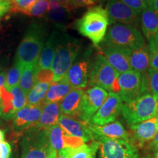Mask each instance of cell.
<instances>
[{
	"instance_id": "9",
	"label": "cell",
	"mask_w": 158,
	"mask_h": 158,
	"mask_svg": "<svg viewBox=\"0 0 158 158\" xmlns=\"http://www.w3.org/2000/svg\"><path fill=\"white\" fill-rule=\"evenodd\" d=\"M91 56L92 50L90 48L80 53L68 70L65 79L73 89H83L87 86L91 66Z\"/></svg>"
},
{
	"instance_id": "4",
	"label": "cell",
	"mask_w": 158,
	"mask_h": 158,
	"mask_svg": "<svg viewBox=\"0 0 158 158\" xmlns=\"http://www.w3.org/2000/svg\"><path fill=\"white\" fill-rule=\"evenodd\" d=\"M103 46H115L130 50L146 45L143 35L137 27L123 23L110 25L103 40Z\"/></svg>"
},
{
	"instance_id": "47",
	"label": "cell",
	"mask_w": 158,
	"mask_h": 158,
	"mask_svg": "<svg viewBox=\"0 0 158 158\" xmlns=\"http://www.w3.org/2000/svg\"><path fill=\"white\" fill-rule=\"evenodd\" d=\"M56 158H68L64 153L62 152H59L57 153V157Z\"/></svg>"
},
{
	"instance_id": "42",
	"label": "cell",
	"mask_w": 158,
	"mask_h": 158,
	"mask_svg": "<svg viewBox=\"0 0 158 158\" xmlns=\"http://www.w3.org/2000/svg\"><path fill=\"white\" fill-rule=\"evenodd\" d=\"M6 74H7L6 71H2V72L0 73V99H1L2 89L4 87V85H5Z\"/></svg>"
},
{
	"instance_id": "51",
	"label": "cell",
	"mask_w": 158,
	"mask_h": 158,
	"mask_svg": "<svg viewBox=\"0 0 158 158\" xmlns=\"http://www.w3.org/2000/svg\"><path fill=\"white\" fill-rule=\"evenodd\" d=\"M90 158H95V156H93V157H90Z\"/></svg>"
},
{
	"instance_id": "53",
	"label": "cell",
	"mask_w": 158,
	"mask_h": 158,
	"mask_svg": "<svg viewBox=\"0 0 158 158\" xmlns=\"http://www.w3.org/2000/svg\"><path fill=\"white\" fill-rule=\"evenodd\" d=\"M48 1H51V0H48Z\"/></svg>"
},
{
	"instance_id": "24",
	"label": "cell",
	"mask_w": 158,
	"mask_h": 158,
	"mask_svg": "<svg viewBox=\"0 0 158 158\" xmlns=\"http://www.w3.org/2000/svg\"><path fill=\"white\" fill-rule=\"evenodd\" d=\"M58 40V31H54L49 35L40 55L37 66L39 69H50L54 59Z\"/></svg>"
},
{
	"instance_id": "10",
	"label": "cell",
	"mask_w": 158,
	"mask_h": 158,
	"mask_svg": "<svg viewBox=\"0 0 158 158\" xmlns=\"http://www.w3.org/2000/svg\"><path fill=\"white\" fill-rule=\"evenodd\" d=\"M108 95V92L104 89L99 86H90L84 92L77 118L89 122L92 116L101 107Z\"/></svg>"
},
{
	"instance_id": "30",
	"label": "cell",
	"mask_w": 158,
	"mask_h": 158,
	"mask_svg": "<svg viewBox=\"0 0 158 158\" xmlns=\"http://www.w3.org/2000/svg\"><path fill=\"white\" fill-rule=\"evenodd\" d=\"M23 68L24 66L23 64L15 61L14 64L7 73L4 86L8 92L19 84Z\"/></svg>"
},
{
	"instance_id": "38",
	"label": "cell",
	"mask_w": 158,
	"mask_h": 158,
	"mask_svg": "<svg viewBox=\"0 0 158 158\" xmlns=\"http://www.w3.org/2000/svg\"><path fill=\"white\" fill-rule=\"evenodd\" d=\"M11 154L12 147L8 142L0 143V158H10Z\"/></svg>"
},
{
	"instance_id": "49",
	"label": "cell",
	"mask_w": 158,
	"mask_h": 158,
	"mask_svg": "<svg viewBox=\"0 0 158 158\" xmlns=\"http://www.w3.org/2000/svg\"><path fill=\"white\" fill-rule=\"evenodd\" d=\"M155 158H158V149L156 150V152L155 155Z\"/></svg>"
},
{
	"instance_id": "14",
	"label": "cell",
	"mask_w": 158,
	"mask_h": 158,
	"mask_svg": "<svg viewBox=\"0 0 158 158\" xmlns=\"http://www.w3.org/2000/svg\"><path fill=\"white\" fill-rule=\"evenodd\" d=\"M58 124L67 135L82 140L85 143L95 140L89 127V122L62 114L59 118Z\"/></svg>"
},
{
	"instance_id": "12",
	"label": "cell",
	"mask_w": 158,
	"mask_h": 158,
	"mask_svg": "<svg viewBox=\"0 0 158 158\" xmlns=\"http://www.w3.org/2000/svg\"><path fill=\"white\" fill-rule=\"evenodd\" d=\"M122 99L117 93L109 92L101 107L91 118L90 123L95 125H105L116 121L122 111Z\"/></svg>"
},
{
	"instance_id": "11",
	"label": "cell",
	"mask_w": 158,
	"mask_h": 158,
	"mask_svg": "<svg viewBox=\"0 0 158 158\" xmlns=\"http://www.w3.org/2000/svg\"><path fill=\"white\" fill-rule=\"evenodd\" d=\"M120 92L119 95L124 103L133 101L135 98L144 94L143 76L134 70L119 74L118 78Z\"/></svg>"
},
{
	"instance_id": "13",
	"label": "cell",
	"mask_w": 158,
	"mask_h": 158,
	"mask_svg": "<svg viewBox=\"0 0 158 158\" xmlns=\"http://www.w3.org/2000/svg\"><path fill=\"white\" fill-rule=\"evenodd\" d=\"M109 23H123L138 27L140 24V16L121 0H108L106 5Z\"/></svg>"
},
{
	"instance_id": "18",
	"label": "cell",
	"mask_w": 158,
	"mask_h": 158,
	"mask_svg": "<svg viewBox=\"0 0 158 158\" xmlns=\"http://www.w3.org/2000/svg\"><path fill=\"white\" fill-rule=\"evenodd\" d=\"M133 140L140 147L152 141L158 130V116L130 125Z\"/></svg>"
},
{
	"instance_id": "44",
	"label": "cell",
	"mask_w": 158,
	"mask_h": 158,
	"mask_svg": "<svg viewBox=\"0 0 158 158\" xmlns=\"http://www.w3.org/2000/svg\"><path fill=\"white\" fill-rule=\"evenodd\" d=\"M56 157H57V152L54 149H53L52 148H51L50 152H49L46 158H56Z\"/></svg>"
},
{
	"instance_id": "25",
	"label": "cell",
	"mask_w": 158,
	"mask_h": 158,
	"mask_svg": "<svg viewBox=\"0 0 158 158\" xmlns=\"http://www.w3.org/2000/svg\"><path fill=\"white\" fill-rule=\"evenodd\" d=\"M73 88L67 81L65 78L58 82L54 83L49 87L43 103H48V102L59 103L61 100Z\"/></svg>"
},
{
	"instance_id": "8",
	"label": "cell",
	"mask_w": 158,
	"mask_h": 158,
	"mask_svg": "<svg viewBox=\"0 0 158 158\" xmlns=\"http://www.w3.org/2000/svg\"><path fill=\"white\" fill-rule=\"evenodd\" d=\"M100 158H138L137 149L131 141L97 136Z\"/></svg>"
},
{
	"instance_id": "3",
	"label": "cell",
	"mask_w": 158,
	"mask_h": 158,
	"mask_svg": "<svg viewBox=\"0 0 158 158\" xmlns=\"http://www.w3.org/2000/svg\"><path fill=\"white\" fill-rule=\"evenodd\" d=\"M109 19L106 10L101 6H96L89 9L81 19L77 20L76 29L98 47L106 37Z\"/></svg>"
},
{
	"instance_id": "27",
	"label": "cell",
	"mask_w": 158,
	"mask_h": 158,
	"mask_svg": "<svg viewBox=\"0 0 158 158\" xmlns=\"http://www.w3.org/2000/svg\"><path fill=\"white\" fill-rule=\"evenodd\" d=\"M37 70H38L37 63L35 64L27 65L23 68L19 86L27 94L36 84V73Z\"/></svg>"
},
{
	"instance_id": "37",
	"label": "cell",
	"mask_w": 158,
	"mask_h": 158,
	"mask_svg": "<svg viewBox=\"0 0 158 158\" xmlns=\"http://www.w3.org/2000/svg\"><path fill=\"white\" fill-rule=\"evenodd\" d=\"M121 1L133 10L138 15L141 14L142 11L148 7L145 0H121Z\"/></svg>"
},
{
	"instance_id": "19",
	"label": "cell",
	"mask_w": 158,
	"mask_h": 158,
	"mask_svg": "<svg viewBox=\"0 0 158 158\" xmlns=\"http://www.w3.org/2000/svg\"><path fill=\"white\" fill-rule=\"evenodd\" d=\"M89 127L94 137L101 136V137L113 138V139H124L130 140L129 133L126 131L121 122L115 121L105 125H95L89 122Z\"/></svg>"
},
{
	"instance_id": "6",
	"label": "cell",
	"mask_w": 158,
	"mask_h": 158,
	"mask_svg": "<svg viewBox=\"0 0 158 158\" xmlns=\"http://www.w3.org/2000/svg\"><path fill=\"white\" fill-rule=\"evenodd\" d=\"M51 149L48 130L36 125L26 130L21 141V158H46Z\"/></svg>"
},
{
	"instance_id": "34",
	"label": "cell",
	"mask_w": 158,
	"mask_h": 158,
	"mask_svg": "<svg viewBox=\"0 0 158 158\" xmlns=\"http://www.w3.org/2000/svg\"><path fill=\"white\" fill-rule=\"evenodd\" d=\"M37 0H11V12L24 14Z\"/></svg>"
},
{
	"instance_id": "35",
	"label": "cell",
	"mask_w": 158,
	"mask_h": 158,
	"mask_svg": "<svg viewBox=\"0 0 158 158\" xmlns=\"http://www.w3.org/2000/svg\"><path fill=\"white\" fill-rule=\"evenodd\" d=\"M37 83H46L52 84L54 83V74L53 70L50 69H39L36 73Z\"/></svg>"
},
{
	"instance_id": "28",
	"label": "cell",
	"mask_w": 158,
	"mask_h": 158,
	"mask_svg": "<svg viewBox=\"0 0 158 158\" xmlns=\"http://www.w3.org/2000/svg\"><path fill=\"white\" fill-rule=\"evenodd\" d=\"M51 85L46 83H37L30 92L27 94V105L39 106L44 104L43 102Z\"/></svg>"
},
{
	"instance_id": "45",
	"label": "cell",
	"mask_w": 158,
	"mask_h": 158,
	"mask_svg": "<svg viewBox=\"0 0 158 158\" xmlns=\"http://www.w3.org/2000/svg\"><path fill=\"white\" fill-rule=\"evenodd\" d=\"M150 7H152V8L155 10L156 14L158 15V0H155V1L153 2L152 5Z\"/></svg>"
},
{
	"instance_id": "36",
	"label": "cell",
	"mask_w": 158,
	"mask_h": 158,
	"mask_svg": "<svg viewBox=\"0 0 158 158\" xmlns=\"http://www.w3.org/2000/svg\"><path fill=\"white\" fill-rule=\"evenodd\" d=\"M150 69L158 70V38L151 41L149 45Z\"/></svg>"
},
{
	"instance_id": "52",
	"label": "cell",
	"mask_w": 158,
	"mask_h": 158,
	"mask_svg": "<svg viewBox=\"0 0 158 158\" xmlns=\"http://www.w3.org/2000/svg\"><path fill=\"white\" fill-rule=\"evenodd\" d=\"M5 1H11V0H5Z\"/></svg>"
},
{
	"instance_id": "2",
	"label": "cell",
	"mask_w": 158,
	"mask_h": 158,
	"mask_svg": "<svg viewBox=\"0 0 158 158\" xmlns=\"http://www.w3.org/2000/svg\"><path fill=\"white\" fill-rule=\"evenodd\" d=\"M81 43L65 32H59L56 51L51 64L54 83L65 78L67 73L81 51Z\"/></svg>"
},
{
	"instance_id": "20",
	"label": "cell",
	"mask_w": 158,
	"mask_h": 158,
	"mask_svg": "<svg viewBox=\"0 0 158 158\" xmlns=\"http://www.w3.org/2000/svg\"><path fill=\"white\" fill-rule=\"evenodd\" d=\"M140 26L146 39L150 43L158 38V15L148 7L140 14Z\"/></svg>"
},
{
	"instance_id": "33",
	"label": "cell",
	"mask_w": 158,
	"mask_h": 158,
	"mask_svg": "<svg viewBox=\"0 0 158 158\" xmlns=\"http://www.w3.org/2000/svg\"><path fill=\"white\" fill-rule=\"evenodd\" d=\"M48 0H37L32 7L26 11L24 15L37 18L44 17L48 13Z\"/></svg>"
},
{
	"instance_id": "43",
	"label": "cell",
	"mask_w": 158,
	"mask_h": 158,
	"mask_svg": "<svg viewBox=\"0 0 158 158\" xmlns=\"http://www.w3.org/2000/svg\"><path fill=\"white\" fill-rule=\"evenodd\" d=\"M152 145L154 149H155V151L158 149V130L157 133H156L155 136L154 137L153 140L152 141Z\"/></svg>"
},
{
	"instance_id": "16",
	"label": "cell",
	"mask_w": 158,
	"mask_h": 158,
	"mask_svg": "<svg viewBox=\"0 0 158 158\" xmlns=\"http://www.w3.org/2000/svg\"><path fill=\"white\" fill-rule=\"evenodd\" d=\"M131 50L115 46L104 47L103 56L118 73L131 70L130 56Z\"/></svg>"
},
{
	"instance_id": "29",
	"label": "cell",
	"mask_w": 158,
	"mask_h": 158,
	"mask_svg": "<svg viewBox=\"0 0 158 158\" xmlns=\"http://www.w3.org/2000/svg\"><path fill=\"white\" fill-rule=\"evenodd\" d=\"M68 12L56 0L49 1L48 16L53 22L56 23L58 27L62 25V23L67 19Z\"/></svg>"
},
{
	"instance_id": "41",
	"label": "cell",
	"mask_w": 158,
	"mask_h": 158,
	"mask_svg": "<svg viewBox=\"0 0 158 158\" xmlns=\"http://www.w3.org/2000/svg\"><path fill=\"white\" fill-rule=\"evenodd\" d=\"M56 1L59 2L68 11H70L73 9L72 4H71V0H56Z\"/></svg>"
},
{
	"instance_id": "32",
	"label": "cell",
	"mask_w": 158,
	"mask_h": 158,
	"mask_svg": "<svg viewBox=\"0 0 158 158\" xmlns=\"http://www.w3.org/2000/svg\"><path fill=\"white\" fill-rule=\"evenodd\" d=\"M12 95V101L14 109L16 113L19 110L22 109L25 106H27V94L20 86H15L10 91Z\"/></svg>"
},
{
	"instance_id": "17",
	"label": "cell",
	"mask_w": 158,
	"mask_h": 158,
	"mask_svg": "<svg viewBox=\"0 0 158 158\" xmlns=\"http://www.w3.org/2000/svg\"><path fill=\"white\" fill-rule=\"evenodd\" d=\"M48 130L49 143L57 153L68 147H76L85 143L82 140L67 135L59 124L52 126Z\"/></svg>"
},
{
	"instance_id": "21",
	"label": "cell",
	"mask_w": 158,
	"mask_h": 158,
	"mask_svg": "<svg viewBox=\"0 0 158 158\" xmlns=\"http://www.w3.org/2000/svg\"><path fill=\"white\" fill-rule=\"evenodd\" d=\"M84 91L80 89H73L59 102L61 113L63 115L77 118L80 110Z\"/></svg>"
},
{
	"instance_id": "23",
	"label": "cell",
	"mask_w": 158,
	"mask_h": 158,
	"mask_svg": "<svg viewBox=\"0 0 158 158\" xmlns=\"http://www.w3.org/2000/svg\"><path fill=\"white\" fill-rule=\"evenodd\" d=\"M62 115L59 102H48L43 105L42 114L39 122L35 125L40 129L47 130L58 124Z\"/></svg>"
},
{
	"instance_id": "50",
	"label": "cell",
	"mask_w": 158,
	"mask_h": 158,
	"mask_svg": "<svg viewBox=\"0 0 158 158\" xmlns=\"http://www.w3.org/2000/svg\"><path fill=\"white\" fill-rule=\"evenodd\" d=\"M1 124H2V119L0 118V125H1Z\"/></svg>"
},
{
	"instance_id": "48",
	"label": "cell",
	"mask_w": 158,
	"mask_h": 158,
	"mask_svg": "<svg viewBox=\"0 0 158 158\" xmlns=\"http://www.w3.org/2000/svg\"><path fill=\"white\" fill-rule=\"evenodd\" d=\"M155 0H145L146 3H147V5H148V7H151L152 5V4L154 2H155Z\"/></svg>"
},
{
	"instance_id": "22",
	"label": "cell",
	"mask_w": 158,
	"mask_h": 158,
	"mask_svg": "<svg viewBox=\"0 0 158 158\" xmlns=\"http://www.w3.org/2000/svg\"><path fill=\"white\" fill-rule=\"evenodd\" d=\"M130 63L133 70L143 76L150 68L149 46L147 45L130 51Z\"/></svg>"
},
{
	"instance_id": "26",
	"label": "cell",
	"mask_w": 158,
	"mask_h": 158,
	"mask_svg": "<svg viewBox=\"0 0 158 158\" xmlns=\"http://www.w3.org/2000/svg\"><path fill=\"white\" fill-rule=\"evenodd\" d=\"M99 148L98 142L96 140L89 143H84L76 147H68L60 152L64 153L68 158H90L95 156Z\"/></svg>"
},
{
	"instance_id": "7",
	"label": "cell",
	"mask_w": 158,
	"mask_h": 158,
	"mask_svg": "<svg viewBox=\"0 0 158 158\" xmlns=\"http://www.w3.org/2000/svg\"><path fill=\"white\" fill-rule=\"evenodd\" d=\"M118 76L103 55L99 54L91 63L88 84L90 86H99L112 92L114 84L118 80Z\"/></svg>"
},
{
	"instance_id": "31",
	"label": "cell",
	"mask_w": 158,
	"mask_h": 158,
	"mask_svg": "<svg viewBox=\"0 0 158 158\" xmlns=\"http://www.w3.org/2000/svg\"><path fill=\"white\" fill-rule=\"evenodd\" d=\"M142 76L144 93L152 94L158 98V70L149 68Z\"/></svg>"
},
{
	"instance_id": "1",
	"label": "cell",
	"mask_w": 158,
	"mask_h": 158,
	"mask_svg": "<svg viewBox=\"0 0 158 158\" xmlns=\"http://www.w3.org/2000/svg\"><path fill=\"white\" fill-rule=\"evenodd\" d=\"M46 37L47 29L43 23H31L18 47L15 61L24 67L37 64Z\"/></svg>"
},
{
	"instance_id": "15",
	"label": "cell",
	"mask_w": 158,
	"mask_h": 158,
	"mask_svg": "<svg viewBox=\"0 0 158 158\" xmlns=\"http://www.w3.org/2000/svg\"><path fill=\"white\" fill-rule=\"evenodd\" d=\"M43 105H27L22 109L19 110L13 118V129L17 133H21L37 124L42 114Z\"/></svg>"
},
{
	"instance_id": "39",
	"label": "cell",
	"mask_w": 158,
	"mask_h": 158,
	"mask_svg": "<svg viewBox=\"0 0 158 158\" xmlns=\"http://www.w3.org/2000/svg\"><path fill=\"white\" fill-rule=\"evenodd\" d=\"M99 0H71L73 8L89 7L96 4Z\"/></svg>"
},
{
	"instance_id": "5",
	"label": "cell",
	"mask_w": 158,
	"mask_h": 158,
	"mask_svg": "<svg viewBox=\"0 0 158 158\" xmlns=\"http://www.w3.org/2000/svg\"><path fill=\"white\" fill-rule=\"evenodd\" d=\"M122 114L130 125H133L158 116V98L144 93L133 101L122 105Z\"/></svg>"
},
{
	"instance_id": "40",
	"label": "cell",
	"mask_w": 158,
	"mask_h": 158,
	"mask_svg": "<svg viewBox=\"0 0 158 158\" xmlns=\"http://www.w3.org/2000/svg\"><path fill=\"white\" fill-rule=\"evenodd\" d=\"M11 2L0 0V18L8 13L11 10Z\"/></svg>"
},
{
	"instance_id": "46",
	"label": "cell",
	"mask_w": 158,
	"mask_h": 158,
	"mask_svg": "<svg viewBox=\"0 0 158 158\" xmlns=\"http://www.w3.org/2000/svg\"><path fill=\"white\" fill-rule=\"evenodd\" d=\"M5 131L0 129V143H2V142H3V141H5Z\"/></svg>"
}]
</instances>
